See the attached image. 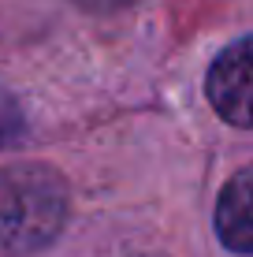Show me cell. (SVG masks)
Masks as SVG:
<instances>
[{
    "label": "cell",
    "instance_id": "cell-1",
    "mask_svg": "<svg viewBox=\"0 0 253 257\" xmlns=\"http://www.w3.org/2000/svg\"><path fill=\"white\" fill-rule=\"evenodd\" d=\"M67 224V183L56 168L26 161L0 172V257H30Z\"/></svg>",
    "mask_w": 253,
    "mask_h": 257
},
{
    "label": "cell",
    "instance_id": "cell-2",
    "mask_svg": "<svg viewBox=\"0 0 253 257\" xmlns=\"http://www.w3.org/2000/svg\"><path fill=\"white\" fill-rule=\"evenodd\" d=\"M205 93L227 123L253 127V34L216 56V64L208 67Z\"/></svg>",
    "mask_w": 253,
    "mask_h": 257
},
{
    "label": "cell",
    "instance_id": "cell-3",
    "mask_svg": "<svg viewBox=\"0 0 253 257\" xmlns=\"http://www.w3.org/2000/svg\"><path fill=\"white\" fill-rule=\"evenodd\" d=\"M216 235L231 253H253V164L234 172L216 201Z\"/></svg>",
    "mask_w": 253,
    "mask_h": 257
},
{
    "label": "cell",
    "instance_id": "cell-4",
    "mask_svg": "<svg viewBox=\"0 0 253 257\" xmlns=\"http://www.w3.org/2000/svg\"><path fill=\"white\" fill-rule=\"evenodd\" d=\"M23 135V112L4 90H0V146H12Z\"/></svg>",
    "mask_w": 253,
    "mask_h": 257
},
{
    "label": "cell",
    "instance_id": "cell-5",
    "mask_svg": "<svg viewBox=\"0 0 253 257\" xmlns=\"http://www.w3.org/2000/svg\"><path fill=\"white\" fill-rule=\"evenodd\" d=\"M75 4H82L86 12H123L134 0H75Z\"/></svg>",
    "mask_w": 253,
    "mask_h": 257
}]
</instances>
